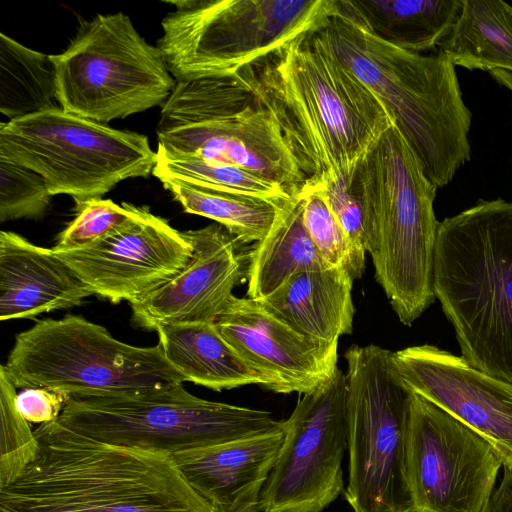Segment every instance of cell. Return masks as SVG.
Wrapping results in <instances>:
<instances>
[{
    "label": "cell",
    "mask_w": 512,
    "mask_h": 512,
    "mask_svg": "<svg viewBox=\"0 0 512 512\" xmlns=\"http://www.w3.org/2000/svg\"><path fill=\"white\" fill-rule=\"evenodd\" d=\"M392 351L352 345L347 361L349 478L353 512H414L407 471L413 391L397 372Z\"/></svg>",
    "instance_id": "cell-9"
},
{
    "label": "cell",
    "mask_w": 512,
    "mask_h": 512,
    "mask_svg": "<svg viewBox=\"0 0 512 512\" xmlns=\"http://www.w3.org/2000/svg\"><path fill=\"white\" fill-rule=\"evenodd\" d=\"M56 421L101 443L167 455L283 427L268 411L198 398L183 384L131 394L69 396Z\"/></svg>",
    "instance_id": "cell-8"
},
{
    "label": "cell",
    "mask_w": 512,
    "mask_h": 512,
    "mask_svg": "<svg viewBox=\"0 0 512 512\" xmlns=\"http://www.w3.org/2000/svg\"><path fill=\"white\" fill-rule=\"evenodd\" d=\"M317 183L351 244L360 255L366 257L370 249V237L363 209L350 186L342 181Z\"/></svg>",
    "instance_id": "cell-34"
},
{
    "label": "cell",
    "mask_w": 512,
    "mask_h": 512,
    "mask_svg": "<svg viewBox=\"0 0 512 512\" xmlns=\"http://www.w3.org/2000/svg\"><path fill=\"white\" fill-rule=\"evenodd\" d=\"M350 189L364 212L375 279L410 326L435 301L438 187L393 124L358 165Z\"/></svg>",
    "instance_id": "cell-5"
},
{
    "label": "cell",
    "mask_w": 512,
    "mask_h": 512,
    "mask_svg": "<svg viewBox=\"0 0 512 512\" xmlns=\"http://www.w3.org/2000/svg\"><path fill=\"white\" fill-rule=\"evenodd\" d=\"M489 73L499 84L512 92V73L502 70H494Z\"/></svg>",
    "instance_id": "cell-37"
},
{
    "label": "cell",
    "mask_w": 512,
    "mask_h": 512,
    "mask_svg": "<svg viewBox=\"0 0 512 512\" xmlns=\"http://www.w3.org/2000/svg\"><path fill=\"white\" fill-rule=\"evenodd\" d=\"M462 0H338L339 11L382 40L423 54L450 32Z\"/></svg>",
    "instance_id": "cell-23"
},
{
    "label": "cell",
    "mask_w": 512,
    "mask_h": 512,
    "mask_svg": "<svg viewBox=\"0 0 512 512\" xmlns=\"http://www.w3.org/2000/svg\"><path fill=\"white\" fill-rule=\"evenodd\" d=\"M192 251L183 232L138 206L135 218L115 232L84 248L56 253L94 294L131 303L175 276Z\"/></svg>",
    "instance_id": "cell-14"
},
{
    "label": "cell",
    "mask_w": 512,
    "mask_h": 512,
    "mask_svg": "<svg viewBox=\"0 0 512 512\" xmlns=\"http://www.w3.org/2000/svg\"><path fill=\"white\" fill-rule=\"evenodd\" d=\"M353 282L340 268L303 271L255 300L296 332L334 343L352 332Z\"/></svg>",
    "instance_id": "cell-21"
},
{
    "label": "cell",
    "mask_w": 512,
    "mask_h": 512,
    "mask_svg": "<svg viewBox=\"0 0 512 512\" xmlns=\"http://www.w3.org/2000/svg\"><path fill=\"white\" fill-rule=\"evenodd\" d=\"M284 439L261 493L262 512H322L344 488L349 440L348 382L337 368L302 394L283 421Z\"/></svg>",
    "instance_id": "cell-12"
},
{
    "label": "cell",
    "mask_w": 512,
    "mask_h": 512,
    "mask_svg": "<svg viewBox=\"0 0 512 512\" xmlns=\"http://www.w3.org/2000/svg\"><path fill=\"white\" fill-rule=\"evenodd\" d=\"M404 383L491 443L512 470V384L433 345L392 353Z\"/></svg>",
    "instance_id": "cell-15"
},
{
    "label": "cell",
    "mask_w": 512,
    "mask_h": 512,
    "mask_svg": "<svg viewBox=\"0 0 512 512\" xmlns=\"http://www.w3.org/2000/svg\"><path fill=\"white\" fill-rule=\"evenodd\" d=\"M37 172L0 155V221L40 218L51 197Z\"/></svg>",
    "instance_id": "cell-33"
},
{
    "label": "cell",
    "mask_w": 512,
    "mask_h": 512,
    "mask_svg": "<svg viewBox=\"0 0 512 512\" xmlns=\"http://www.w3.org/2000/svg\"><path fill=\"white\" fill-rule=\"evenodd\" d=\"M276 119L307 181L350 186L393 119L314 32L238 71Z\"/></svg>",
    "instance_id": "cell-1"
},
{
    "label": "cell",
    "mask_w": 512,
    "mask_h": 512,
    "mask_svg": "<svg viewBox=\"0 0 512 512\" xmlns=\"http://www.w3.org/2000/svg\"><path fill=\"white\" fill-rule=\"evenodd\" d=\"M0 155L39 173L52 195L101 199L120 181L148 177L157 161L147 136L61 107L0 125Z\"/></svg>",
    "instance_id": "cell-10"
},
{
    "label": "cell",
    "mask_w": 512,
    "mask_h": 512,
    "mask_svg": "<svg viewBox=\"0 0 512 512\" xmlns=\"http://www.w3.org/2000/svg\"><path fill=\"white\" fill-rule=\"evenodd\" d=\"M170 157L234 165L297 194L307 178L274 116L256 99L241 111L157 132Z\"/></svg>",
    "instance_id": "cell-17"
},
{
    "label": "cell",
    "mask_w": 512,
    "mask_h": 512,
    "mask_svg": "<svg viewBox=\"0 0 512 512\" xmlns=\"http://www.w3.org/2000/svg\"><path fill=\"white\" fill-rule=\"evenodd\" d=\"M283 439L282 427L171 457L188 485L215 512H260L261 493Z\"/></svg>",
    "instance_id": "cell-19"
},
{
    "label": "cell",
    "mask_w": 512,
    "mask_h": 512,
    "mask_svg": "<svg viewBox=\"0 0 512 512\" xmlns=\"http://www.w3.org/2000/svg\"><path fill=\"white\" fill-rule=\"evenodd\" d=\"M93 291L55 250L0 233V320L31 319L80 305Z\"/></svg>",
    "instance_id": "cell-20"
},
{
    "label": "cell",
    "mask_w": 512,
    "mask_h": 512,
    "mask_svg": "<svg viewBox=\"0 0 512 512\" xmlns=\"http://www.w3.org/2000/svg\"><path fill=\"white\" fill-rule=\"evenodd\" d=\"M156 153L157 161L152 174L160 181L173 180L209 190L271 200H284L292 196L279 185L238 166L170 157L159 149Z\"/></svg>",
    "instance_id": "cell-29"
},
{
    "label": "cell",
    "mask_w": 512,
    "mask_h": 512,
    "mask_svg": "<svg viewBox=\"0 0 512 512\" xmlns=\"http://www.w3.org/2000/svg\"><path fill=\"white\" fill-rule=\"evenodd\" d=\"M50 57L59 106L100 123L163 106L176 85L160 49L122 12L82 23L66 50Z\"/></svg>",
    "instance_id": "cell-11"
},
{
    "label": "cell",
    "mask_w": 512,
    "mask_h": 512,
    "mask_svg": "<svg viewBox=\"0 0 512 512\" xmlns=\"http://www.w3.org/2000/svg\"><path fill=\"white\" fill-rule=\"evenodd\" d=\"M215 325L243 359L274 381L275 393L311 392L338 368V342L296 332L255 299L233 295Z\"/></svg>",
    "instance_id": "cell-18"
},
{
    "label": "cell",
    "mask_w": 512,
    "mask_h": 512,
    "mask_svg": "<svg viewBox=\"0 0 512 512\" xmlns=\"http://www.w3.org/2000/svg\"><path fill=\"white\" fill-rule=\"evenodd\" d=\"M161 182L185 212L216 221L244 245L265 237L286 200L214 191L173 180Z\"/></svg>",
    "instance_id": "cell-27"
},
{
    "label": "cell",
    "mask_w": 512,
    "mask_h": 512,
    "mask_svg": "<svg viewBox=\"0 0 512 512\" xmlns=\"http://www.w3.org/2000/svg\"><path fill=\"white\" fill-rule=\"evenodd\" d=\"M501 466L489 441L413 392L407 471L414 512H481Z\"/></svg>",
    "instance_id": "cell-13"
},
{
    "label": "cell",
    "mask_w": 512,
    "mask_h": 512,
    "mask_svg": "<svg viewBox=\"0 0 512 512\" xmlns=\"http://www.w3.org/2000/svg\"><path fill=\"white\" fill-rule=\"evenodd\" d=\"M438 47L455 67L512 73V6L501 0H462Z\"/></svg>",
    "instance_id": "cell-25"
},
{
    "label": "cell",
    "mask_w": 512,
    "mask_h": 512,
    "mask_svg": "<svg viewBox=\"0 0 512 512\" xmlns=\"http://www.w3.org/2000/svg\"><path fill=\"white\" fill-rule=\"evenodd\" d=\"M433 290L461 356L512 384V201L481 200L440 222Z\"/></svg>",
    "instance_id": "cell-4"
},
{
    "label": "cell",
    "mask_w": 512,
    "mask_h": 512,
    "mask_svg": "<svg viewBox=\"0 0 512 512\" xmlns=\"http://www.w3.org/2000/svg\"><path fill=\"white\" fill-rule=\"evenodd\" d=\"M138 206L118 205L110 199H92L77 203L76 217L58 235L52 249L57 252L84 248L131 222Z\"/></svg>",
    "instance_id": "cell-32"
},
{
    "label": "cell",
    "mask_w": 512,
    "mask_h": 512,
    "mask_svg": "<svg viewBox=\"0 0 512 512\" xmlns=\"http://www.w3.org/2000/svg\"><path fill=\"white\" fill-rule=\"evenodd\" d=\"M300 191L282 202L269 232L254 244L249 254L248 298L269 295L297 273L331 268L306 230Z\"/></svg>",
    "instance_id": "cell-24"
},
{
    "label": "cell",
    "mask_w": 512,
    "mask_h": 512,
    "mask_svg": "<svg viewBox=\"0 0 512 512\" xmlns=\"http://www.w3.org/2000/svg\"><path fill=\"white\" fill-rule=\"evenodd\" d=\"M155 331L166 359L186 382L215 391L251 384L276 391L274 381L243 359L215 323L164 324Z\"/></svg>",
    "instance_id": "cell-22"
},
{
    "label": "cell",
    "mask_w": 512,
    "mask_h": 512,
    "mask_svg": "<svg viewBox=\"0 0 512 512\" xmlns=\"http://www.w3.org/2000/svg\"><path fill=\"white\" fill-rule=\"evenodd\" d=\"M16 387L0 366V486L13 483L36 458L38 441L16 406Z\"/></svg>",
    "instance_id": "cell-31"
},
{
    "label": "cell",
    "mask_w": 512,
    "mask_h": 512,
    "mask_svg": "<svg viewBox=\"0 0 512 512\" xmlns=\"http://www.w3.org/2000/svg\"><path fill=\"white\" fill-rule=\"evenodd\" d=\"M2 365L16 388H47L68 396L131 394L186 382L159 343H124L78 315L43 319L17 334Z\"/></svg>",
    "instance_id": "cell-7"
},
{
    "label": "cell",
    "mask_w": 512,
    "mask_h": 512,
    "mask_svg": "<svg viewBox=\"0 0 512 512\" xmlns=\"http://www.w3.org/2000/svg\"><path fill=\"white\" fill-rule=\"evenodd\" d=\"M34 434L36 458L0 486V512H215L171 455L101 443L57 421Z\"/></svg>",
    "instance_id": "cell-2"
},
{
    "label": "cell",
    "mask_w": 512,
    "mask_h": 512,
    "mask_svg": "<svg viewBox=\"0 0 512 512\" xmlns=\"http://www.w3.org/2000/svg\"><path fill=\"white\" fill-rule=\"evenodd\" d=\"M69 396L47 388H27L16 395V406L29 423L46 424L56 421Z\"/></svg>",
    "instance_id": "cell-35"
},
{
    "label": "cell",
    "mask_w": 512,
    "mask_h": 512,
    "mask_svg": "<svg viewBox=\"0 0 512 512\" xmlns=\"http://www.w3.org/2000/svg\"><path fill=\"white\" fill-rule=\"evenodd\" d=\"M254 101V94L238 72L176 81L162 106L157 132L232 114Z\"/></svg>",
    "instance_id": "cell-28"
},
{
    "label": "cell",
    "mask_w": 512,
    "mask_h": 512,
    "mask_svg": "<svg viewBox=\"0 0 512 512\" xmlns=\"http://www.w3.org/2000/svg\"><path fill=\"white\" fill-rule=\"evenodd\" d=\"M316 33L383 103L427 178L448 185L471 159L472 121L451 60L398 48L339 10Z\"/></svg>",
    "instance_id": "cell-3"
},
{
    "label": "cell",
    "mask_w": 512,
    "mask_h": 512,
    "mask_svg": "<svg viewBox=\"0 0 512 512\" xmlns=\"http://www.w3.org/2000/svg\"><path fill=\"white\" fill-rule=\"evenodd\" d=\"M56 101V72L50 55L1 33L0 112L16 120L60 107Z\"/></svg>",
    "instance_id": "cell-26"
},
{
    "label": "cell",
    "mask_w": 512,
    "mask_h": 512,
    "mask_svg": "<svg viewBox=\"0 0 512 512\" xmlns=\"http://www.w3.org/2000/svg\"><path fill=\"white\" fill-rule=\"evenodd\" d=\"M481 512H512V470L504 467V474Z\"/></svg>",
    "instance_id": "cell-36"
},
{
    "label": "cell",
    "mask_w": 512,
    "mask_h": 512,
    "mask_svg": "<svg viewBox=\"0 0 512 512\" xmlns=\"http://www.w3.org/2000/svg\"><path fill=\"white\" fill-rule=\"evenodd\" d=\"M163 18L157 41L176 81L231 75L323 28L338 0H201Z\"/></svg>",
    "instance_id": "cell-6"
},
{
    "label": "cell",
    "mask_w": 512,
    "mask_h": 512,
    "mask_svg": "<svg viewBox=\"0 0 512 512\" xmlns=\"http://www.w3.org/2000/svg\"><path fill=\"white\" fill-rule=\"evenodd\" d=\"M183 234L192 245L188 263L172 278L130 303L133 323L156 330L164 324L215 323L247 280L249 255L220 224Z\"/></svg>",
    "instance_id": "cell-16"
},
{
    "label": "cell",
    "mask_w": 512,
    "mask_h": 512,
    "mask_svg": "<svg viewBox=\"0 0 512 512\" xmlns=\"http://www.w3.org/2000/svg\"><path fill=\"white\" fill-rule=\"evenodd\" d=\"M306 230L326 264L345 270L354 280L362 276L366 257L360 255L331 211L321 186L306 181L301 189Z\"/></svg>",
    "instance_id": "cell-30"
}]
</instances>
